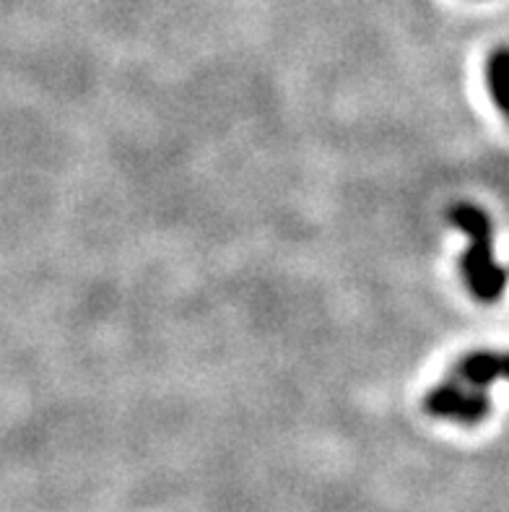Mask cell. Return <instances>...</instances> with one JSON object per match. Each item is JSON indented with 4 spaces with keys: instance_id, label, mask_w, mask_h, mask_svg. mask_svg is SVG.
<instances>
[{
    "instance_id": "obj_2",
    "label": "cell",
    "mask_w": 509,
    "mask_h": 512,
    "mask_svg": "<svg viewBox=\"0 0 509 512\" xmlns=\"http://www.w3.org/2000/svg\"><path fill=\"white\" fill-rule=\"evenodd\" d=\"M426 411L439 419H452L460 424H481L489 416L491 403L486 390H465L463 385H437L424 398Z\"/></svg>"
},
{
    "instance_id": "obj_1",
    "label": "cell",
    "mask_w": 509,
    "mask_h": 512,
    "mask_svg": "<svg viewBox=\"0 0 509 512\" xmlns=\"http://www.w3.org/2000/svg\"><path fill=\"white\" fill-rule=\"evenodd\" d=\"M450 224L471 237V247L465 250L463 260H460L465 284H468V289H471V294L478 302L494 305V302L504 297L507 273L494 260L489 214H486L484 208L473 206V203H458L450 211Z\"/></svg>"
},
{
    "instance_id": "obj_4",
    "label": "cell",
    "mask_w": 509,
    "mask_h": 512,
    "mask_svg": "<svg viewBox=\"0 0 509 512\" xmlns=\"http://www.w3.org/2000/svg\"><path fill=\"white\" fill-rule=\"evenodd\" d=\"M486 81L497 110L509 120V47H497L491 52L486 63Z\"/></svg>"
},
{
    "instance_id": "obj_3",
    "label": "cell",
    "mask_w": 509,
    "mask_h": 512,
    "mask_svg": "<svg viewBox=\"0 0 509 512\" xmlns=\"http://www.w3.org/2000/svg\"><path fill=\"white\" fill-rule=\"evenodd\" d=\"M458 377L473 390H486L499 377L509 380V354L473 351V354L460 359Z\"/></svg>"
}]
</instances>
